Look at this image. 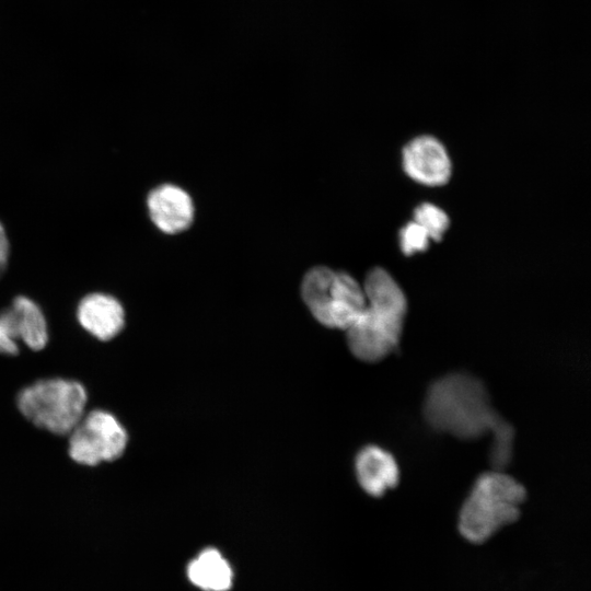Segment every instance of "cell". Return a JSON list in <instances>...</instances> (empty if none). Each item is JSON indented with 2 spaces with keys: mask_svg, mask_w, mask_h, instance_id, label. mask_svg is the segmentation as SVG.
<instances>
[{
  "mask_svg": "<svg viewBox=\"0 0 591 591\" xmlns=\"http://www.w3.org/2000/svg\"><path fill=\"white\" fill-rule=\"evenodd\" d=\"M424 416L431 429L462 440L490 433L502 419L483 382L466 372L448 373L429 385Z\"/></svg>",
  "mask_w": 591,
  "mask_h": 591,
  "instance_id": "1",
  "label": "cell"
},
{
  "mask_svg": "<svg viewBox=\"0 0 591 591\" xmlns=\"http://www.w3.org/2000/svg\"><path fill=\"white\" fill-rule=\"evenodd\" d=\"M366 306L346 331L352 355L364 362H378L394 351L401 340L407 313L406 297L383 268H373L363 283Z\"/></svg>",
  "mask_w": 591,
  "mask_h": 591,
  "instance_id": "2",
  "label": "cell"
},
{
  "mask_svg": "<svg viewBox=\"0 0 591 591\" xmlns=\"http://www.w3.org/2000/svg\"><path fill=\"white\" fill-rule=\"evenodd\" d=\"M524 486L503 471L480 474L465 498L457 528L468 542L479 544L520 517Z\"/></svg>",
  "mask_w": 591,
  "mask_h": 591,
  "instance_id": "3",
  "label": "cell"
},
{
  "mask_svg": "<svg viewBox=\"0 0 591 591\" xmlns=\"http://www.w3.org/2000/svg\"><path fill=\"white\" fill-rule=\"evenodd\" d=\"M301 294L312 315L329 328L347 331L366 306L363 287L354 277L324 266L304 275Z\"/></svg>",
  "mask_w": 591,
  "mask_h": 591,
  "instance_id": "4",
  "label": "cell"
},
{
  "mask_svg": "<svg viewBox=\"0 0 591 591\" xmlns=\"http://www.w3.org/2000/svg\"><path fill=\"white\" fill-rule=\"evenodd\" d=\"M86 392L71 380L38 381L18 395L21 413L35 426L56 434L70 433L82 419Z\"/></svg>",
  "mask_w": 591,
  "mask_h": 591,
  "instance_id": "5",
  "label": "cell"
},
{
  "mask_svg": "<svg viewBox=\"0 0 591 591\" xmlns=\"http://www.w3.org/2000/svg\"><path fill=\"white\" fill-rule=\"evenodd\" d=\"M127 433L109 413L93 410L71 431L69 454L80 464L97 465L118 459L125 451Z\"/></svg>",
  "mask_w": 591,
  "mask_h": 591,
  "instance_id": "6",
  "label": "cell"
},
{
  "mask_svg": "<svg viewBox=\"0 0 591 591\" xmlns=\"http://www.w3.org/2000/svg\"><path fill=\"white\" fill-rule=\"evenodd\" d=\"M402 166L408 177L426 186L445 184L452 171L450 157L442 142L427 135L416 137L404 146Z\"/></svg>",
  "mask_w": 591,
  "mask_h": 591,
  "instance_id": "7",
  "label": "cell"
},
{
  "mask_svg": "<svg viewBox=\"0 0 591 591\" xmlns=\"http://www.w3.org/2000/svg\"><path fill=\"white\" fill-rule=\"evenodd\" d=\"M147 206L152 222L167 234L187 229L194 219L190 196L173 184H163L152 189L148 195Z\"/></svg>",
  "mask_w": 591,
  "mask_h": 591,
  "instance_id": "8",
  "label": "cell"
},
{
  "mask_svg": "<svg viewBox=\"0 0 591 591\" xmlns=\"http://www.w3.org/2000/svg\"><path fill=\"white\" fill-rule=\"evenodd\" d=\"M355 471L360 487L371 497H382L399 482V466L394 455L374 444L358 452Z\"/></svg>",
  "mask_w": 591,
  "mask_h": 591,
  "instance_id": "9",
  "label": "cell"
},
{
  "mask_svg": "<svg viewBox=\"0 0 591 591\" xmlns=\"http://www.w3.org/2000/svg\"><path fill=\"white\" fill-rule=\"evenodd\" d=\"M184 575L198 591H230L235 572L230 558L221 549L205 546L187 560Z\"/></svg>",
  "mask_w": 591,
  "mask_h": 591,
  "instance_id": "10",
  "label": "cell"
},
{
  "mask_svg": "<svg viewBox=\"0 0 591 591\" xmlns=\"http://www.w3.org/2000/svg\"><path fill=\"white\" fill-rule=\"evenodd\" d=\"M77 316L82 327L100 340L112 339L125 324L121 304L104 293L84 297L78 305Z\"/></svg>",
  "mask_w": 591,
  "mask_h": 591,
  "instance_id": "11",
  "label": "cell"
},
{
  "mask_svg": "<svg viewBox=\"0 0 591 591\" xmlns=\"http://www.w3.org/2000/svg\"><path fill=\"white\" fill-rule=\"evenodd\" d=\"M12 309L16 316L19 337L33 350L47 344V326L39 306L26 297L14 299Z\"/></svg>",
  "mask_w": 591,
  "mask_h": 591,
  "instance_id": "12",
  "label": "cell"
},
{
  "mask_svg": "<svg viewBox=\"0 0 591 591\" xmlns=\"http://www.w3.org/2000/svg\"><path fill=\"white\" fill-rule=\"evenodd\" d=\"M491 445L489 461L493 470L503 471L507 468L513 455L514 429L505 419H501L490 432Z\"/></svg>",
  "mask_w": 591,
  "mask_h": 591,
  "instance_id": "13",
  "label": "cell"
},
{
  "mask_svg": "<svg viewBox=\"0 0 591 591\" xmlns=\"http://www.w3.org/2000/svg\"><path fill=\"white\" fill-rule=\"evenodd\" d=\"M417 222L429 235L430 240L440 241L450 225L448 215L431 202L418 205L413 215Z\"/></svg>",
  "mask_w": 591,
  "mask_h": 591,
  "instance_id": "14",
  "label": "cell"
},
{
  "mask_svg": "<svg viewBox=\"0 0 591 591\" xmlns=\"http://www.w3.org/2000/svg\"><path fill=\"white\" fill-rule=\"evenodd\" d=\"M429 240L427 232L414 220L407 222L398 232L399 247L407 256L426 251Z\"/></svg>",
  "mask_w": 591,
  "mask_h": 591,
  "instance_id": "15",
  "label": "cell"
},
{
  "mask_svg": "<svg viewBox=\"0 0 591 591\" xmlns=\"http://www.w3.org/2000/svg\"><path fill=\"white\" fill-rule=\"evenodd\" d=\"M18 338L20 337L16 316L11 306L0 313V354L16 355L19 352Z\"/></svg>",
  "mask_w": 591,
  "mask_h": 591,
  "instance_id": "16",
  "label": "cell"
},
{
  "mask_svg": "<svg viewBox=\"0 0 591 591\" xmlns=\"http://www.w3.org/2000/svg\"><path fill=\"white\" fill-rule=\"evenodd\" d=\"M9 256V243L4 232V228L0 223V276L4 271Z\"/></svg>",
  "mask_w": 591,
  "mask_h": 591,
  "instance_id": "17",
  "label": "cell"
}]
</instances>
